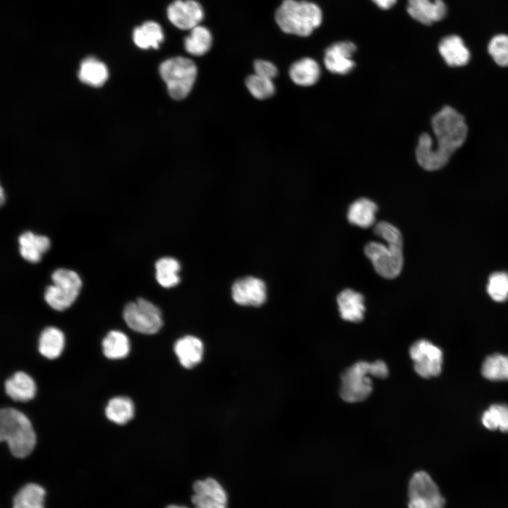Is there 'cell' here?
<instances>
[{"mask_svg": "<svg viewBox=\"0 0 508 508\" xmlns=\"http://www.w3.org/2000/svg\"><path fill=\"white\" fill-rule=\"evenodd\" d=\"M179 261L173 258L165 257L159 259L155 263V276L157 282L164 288H171L180 282Z\"/></svg>", "mask_w": 508, "mask_h": 508, "instance_id": "cell-29", "label": "cell"}, {"mask_svg": "<svg viewBox=\"0 0 508 508\" xmlns=\"http://www.w3.org/2000/svg\"><path fill=\"white\" fill-rule=\"evenodd\" d=\"M409 508H434L433 504L421 498H410Z\"/></svg>", "mask_w": 508, "mask_h": 508, "instance_id": "cell-38", "label": "cell"}, {"mask_svg": "<svg viewBox=\"0 0 508 508\" xmlns=\"http://www.w3.org/2000/svg\"><path fill=\"white\" fill-rule=\"evenodd\" d=\"M377 211L375 202L368 198H361L350 205L347 219L353 225L368 228L374 224Z\"/></svg>", "mask_w": 508, "mask_h": 508, "instance_id": "cell-22", "label": "cell"}, {"mask_svg": "<svg viewBox=\"0 0 508 508\" xmlns=\"http://www.w3.org/2000/svg\"><path fill=\"white\" fill-rule=\"evenodd\" d=\"M53 284L44 291L47 303L56 310L62 311L69 308L78 298L82 280L73 270L59 268L52 274Z\"/></svg>", "mask_w": 508, "mask_h": 508, "instance_id": "cell-6", "label": "cell"}, {"mask_svg": "<svg viewBox=\"0 0 508 508\" xmlns=\"http://www.w3.org/2000/svg\"><path fill=\"white\" fill-rule=\"evenodd\" d=\"M169 95L174 99L186 98L190 92L197 77V67L190 59L176 56L163 61L159 68Z\"/></svg>", "mask_w": 508, "mask_h": 508, "instance_id": "cell-5", "label": "cell"}, {"mask_svg": "<svg viewBox=\"0 0 508 508\" xmlns=\"http://www.w3.org/2000/svg\"><path fill=\"white\" fill-rule=\"evenodd\" d=\"M102 350L104 356L109 359H121L130 352V341L123 332L111 330L102 341Z\"/></svg>", "mask_w": 508, "mask_h": 508, "instance_id": "cell-27", "label": "cell"}, {"mask_svg": "<svg viewBox=\"0 0 508 508\" xmlns=\"http://www.w3.org/2000/svg\"><path fill=\"white\" fill-rule=\"evenodd\" d=\"M164 32L156 22L147 21L135 28L133 40L140 49H158L164 40Z\"/></svg>", "mask_w": 508, "mask_h": 508, "instance_id": "cell-24", "label": "cell"}, {"mask_svg": "<svg viewBox=\"0 0 508 508\" xmlns=\"http://www.w3.org/2000/svg\"><path fill=\"white\" fill-rule=\"evenodd\" d=\"M409 355L413 361L414 370L424 378L437 376L442 370V350L426 339H420L412 344Z\"/></svg>", "mask_w": 508, "mask_h": 508, "instance_id": "cell-9", "label": "cell"}, {"mask_svg": "<svg viewBox=\"0 0 508 508\" xmlns=\"http://www.w3.org/2000/svg\"><path fill=\"white\" fill-rule=\"evenodd\" d=\"M378 7L389 9L394 5L397 0H372Z\"/></svg>", "mask_w": 508, "mask_h": 508, "instance_id": "cell-39", "label": "cell"}, {"mask_svg": "<svg viewBox=\"0 0 508 508\" xmlns=\"http://www.w3.org/2000/svg\"><path fill=\"white\" fill-rule=\"evenodd\" d=\"M337 301L343 320L358 322L363 319L365 307L364 297L361 293L350 289H344L338 294Z\"/></svg>", "mask_w": 508, "mask_h": 508, "instance_id": "cell-17", "label": "cell"}, {"mask_svg": "<svg viewBox=\"0 0 508 508\" xmlns=\"http://www.w3.org/2000/svg\"><path fill=\"white\" fill-rule=\"evenodd\" d=\"M18 243L20 255L31 263L40 262L51 245L47 236L37 235L31 231L21 234L18 237Z\"/></svg>", "mask_w": 508, "mask_h": 508, "instance_id": "cell-19", "label": "cell"}, {"mask_svg": "<svg viewBox=\"0 0 508 508\" xmlns=\"http://www.w3.org/2000/svg\"><path fill=\"white\" fill-rule=\"evenodd\" d=\"M169 21L181 30H192L204 17L202 6L195 0H175L167 8Z\"/></svg>", "mask_w": 508, "mask_h": 508, "instance_id": "cell-10", "label": "cell"}, {"mask_svg": "<svg viewBox=\"0 0 508 508\" xmlns=\"http://www.w3.org/2000/svg\"><path fill=\"white\" fill-rule=\"evenodd\" d=\"M320 7L307 1L284 0L275 13L280 29L301 37L310 35L322 23Z\"/></svg>", "mask_w": 508, "mask_h": 508, "instance_id": "cell-2", "label": "cell"}, {"mask_svg": "<svg viewBox=\"0 0 508 508\" xmlns=\"http://www.w3.org/2000/svg\"><path fill=\"white\" fill-rule=\"evenodd\" d=\"M44 489L35 483L23 486L13 499V508H44Z\"/></svg>", "mask_w": 508, "mask_h": 508, "instance_id": "cell-30", "label": "cell"}, {"mask_svg": "<svg viewBox=\"0 0 508 508\" xmlns=\"http://www.w3.org/2000/svg\"><path fill=\"white\" fill-rule=\"evenodd\" d=\"M407 11L416 20L430 25L442 20L447 9L443 0H408Z\"/></svg>", "mask_w": 508, "mask_h": 508, "instance_id": "cell-15", "label": "cell"}, {"mask_svg": "<svg viewBox=\"0 0 508 508\" xmlns=\"http://www.w3.org/2000/svg\"><path fill=\"white\" fill-rule=\"evenodd\" d=\"M0 440L6 442L12 454L24 458L33 450L36 435L28 418L13 408L0 412Z\"/></svg>", "mask_w": 508, "mask_h": 508, "instance_id": "cell-4", "label": "cell"}, {"mask_svg": "<svg viewBox=\"0 0 508 508\" xmlns=\"http://www.w3.org/2000/svg\"><path fill=\"white\" fill-rule=\"evenodd\" d=\"M487 291L490 296L495 301L503 302L508 298V274L495 272L488 280Z\"/></svg>", "mask_w": 508, "mask_h": 508, "instance_id": "cell-34", "label": "cell"}, {"mask_svg": "<svg viewBox=\"0 0 508 508\" xmlns=\"http://www.w3.org/2000/svg\"><path fill=\"white\" fill-rule=\"evenodd\" d=\"M482 423L489 430L500 429L503 433H508V406L503 404L491 405L484 411Z\"/></svg>", "mask_w": 508, "mask_h": 508, "instance_id": "cell-32", "label": "cell"}, {"mask_svg": "<svg viewBox=\"0 0 508 508\" xmlns=\"http://www.w3.org/2000/svg\"><path fill=\"white\" fill-rule=\"evenodd\" d=\"M174 351L180 364L185 368L190 369L201 362L204 346L199 338L187 335L175 342Z\"/></svg>", "mask_w": 508, "mask_h": 508, "instance_id": "cell-16", "label": "cell"}, {"mask_svg": "<svg viewBox=\"0 0 508 508\" xmlns=\"http://www.w3.org/2000/svg\"><path fill=\"white\" fill-rule=\"evenodd\" d=\"M167 508H186V507H176V506H175V505H170V506H168Z\"/></svg>", "mask_w": 508, "mask_h": 508, "instance_id": "cell-41", "label": "cell"}, {"mask_svg": "<svg viewBox=\"0 0 508 508\" xmlns=\"http://www.w3.org/2000/svg\"><path fill=\"white\" fill-rule=\"evenodd\" d=\"M356 46L350 41L337 42L328 47L324 55V65L332 73L346 75L355 67L352 59Z\"/></svg>", "mask_w": 508, "mask_h": 508, "instance_id": "cell-11", "label": "cell"}, {"mask_svg": "<svg viewBox=\"0 0 508 508\" xmlns=\"http://www.w3.org/2000/svg\"><path fill=\"white\" fill-rule=\"evenodd\" d=\"M289 75L295 84L303 87L311 86L319 80L321 69L315 60L305 57L292 64Z\"/></svg>", "mask_w": 508, "mask_h": 508, "instance_id": "cell-20", "label": "cell"}, {"mask_svg": "<svg viewBox=\"0 0 508 508\" xmlns=\"http://www.w3.org/2000/svg\"><path fill=\"white\" fill-rule=\"evenodd\" d=\"M388 373L387 365L382 361H376L373 363L358 361L347 368L341 375L340 396L346 402L362 401L372 392L371 377L385 378Z\"/></svg>", "mask_w": 508, "mask_h": 508, "instance_id": "cell-3", "label": "cell"}, {"mask_svg": "<svg viewBox=\"0 0 508 508\" xmlns=\"http://www.w3.org/2000/svg\"><path fill=\"white\" fill-rule=\"evenodd\" d=\"M375 234L384 240L385 243L402 246L403 241L400 231L387 222H380L374 227Z\"/></svg>", "mask_w": 508, "mask_h": 508, "instance_id": "cell-36", "label": "cell"}, {"mask_svg": "<svg viewBox=\"0 0 508 508\" xmlns=\"http://www.w3.org/2000/svg\"><path fill=\"white\" fill-rule=\"evenodd\" d=\"M134 413V404L126 397H115L111 399L105 408L107 418L119 425L127 423L133 418Z\"/></svg>", "mask_w": 508, "mask_h": 508, "instance_id": "cell-26", "label": "cell"}, {"mask_svg": "<svg viewBox=\"0 0 508 508\" xmlns=\"http://www.w3.org/2000/svg\"><path fill=\"white\" fill-rule=\"evenodd\" d=\"M64 344L65 337L62 331L54 327H48L40 334L38 350L48 359H55L62 353Z\"/></svg>", "mask_w": 508, "mask_h": 508, "instance_id": "cell-23", "label": "cell"}, {"mask_svg": "<svg viewBox=\"0 0 508 508\" xmlns=\"http://www.w3.org/2000/svg\"><path fill=\"white\" fill-rule=\"evenodd\" d=\"M231 294L234 301L239 305L260 306L266 301V286L258 278L246 277L234 283Z\"/></svg>", "mask_w": 508, "mask_h": 508, "instance_id": "cell-12", "label": "cell"}, {"mask_svg": "<svg viewBox=\"0 0 508 508\" xmlns=\"http://www.w3.org/2000/svg\"><path fill=\"white\" fill-rule=\"evenodd\" d=\"M435 136L421 135L416 150V157L421 167L428 171L439 169L446 165L453 153L465 142L468 128L464 116L454 108L445 106L431 120Z\"/></svg>", "mask_w": 508, "mask_h": 508, "instance_id": "cell-1", "label": "cell"}, {"mask_svg": "<svg viewBox=\"0 0 508 508\" xmlns=\"http://www.w3.org/2000/svg\"><path fill=\"white\" fill-rule=\"evenodd\" d=\"M4 201H5V198H4V190L1 188V205L4 204Z\"/></svg>", "mask_w": 508, "mask_h": 508, "instance_id": "cell-40", "label": "cell"}, {"mask_svg": "<svg viewBox=\"0 0 508 508\" xmlns=\"http://www.w3.org/2000/svg\"><path fill=\"white\" fill-rule=\"evenodd\" d=\"M364 253L381 277L393 279L401 273L404 264L402 246L370 241L365 245Z\"/></svg>", "mask_w": 508, "mask_h": 508, "instance_id": "cell-7", "label": "cell"}, {"mask_svg": "<svg viewBox=\"0 0 508 508\" xmlns=\"http://www.w3.org/2000/svg\"><path fill=\"white\" fill-rule=\"evenodd\" d=\"M246 86L250 93L258 99L269 98L275 92V87L272 80L261 77L255 73L246 78Z\"/></svg>", "mask_w": 508, "mask_h": 508, "instance_id": "cell-33", "label": "cell"}, {"mask_svg": "<svg viewBox=\"0 0 508 508\" xmlns=\"http://www.w3.org/2000/svg\"><path fill=\"white\" fill-rule=\"evenodd\" d=\"M108 70L104 64L93 57L85 59L80 64L79 79L87 85L99 87L108 78Z\"/></svg>", "mask_w": 508, "mask_h": 508, "instance_id": "cell-25", "label": "cell"}, {"mask_svg": "<svg viewBox=\"0 0 508 508\" xmlns=\"http://www.w3.org/2000/svg\"><path fill=\"white\" fill-rule=\"evenodd\" d=\"M123 318L131 329L142 334H155L163 325L160 310L143 298L126 305Z\"/></svg>", "mask_w": 508, "mask_h": 508, "instance_id": "cell-8", "label": "cell"}, {"mask_svg": "<svg viewBox=\"0 0 508 508\" xmlns=\"http://www.w3.org/2000/svg\"><path fill=\"white\" fill-rule=\"evenodd\" d=\"M481 373L490 380H508V356L495 353L488 356L482 365Z\"/></svg>", "mask_w": 508, "mask_h": 508, "instance_id": "cell-31", "label": "cell"}, {"mask_svg": "<svg viewBox=\"0 0 508 508\" xmlns=\"http://www.w3.org/2000/svg\"><path fill=\"white\" fill-rule=\"evenodd\" d=\"M438 50L445 61L450 66H462L468 64L470 52L463 40L456 35L443 37L438 45Z\"/></svg>", "mask_w": 508, "mask_h": 508, "instance_id": "cell-18", "label": "cell"}, {"mask_svg": "<svg viewBox=\"0 0 508 508\" xmlns=\"http://www.w3.org/2000/svg\"><path fill=\"white\" fill-rule=\"evenodd\" d=\"M36 385L33 379L24 372H17L5 382V390L8 397L18 401H28L34 398Z\"/></svg>", "mask_w": 508, "mask_h": 508, "instance_id": "cell-21", "label": "cell"}, {"mask_svg": "<svg viewBox=\"0 0 508 508\" xmlns=\"http://www.w3.org/2000/svg\"><path fill=\"white\" fill-rule=\"evenodd\" d=\"M410 498H421L430 502L434 508H444L445 500L430 475L420 471L416 472L409 483Z\"/></svg>", "mask_w": 508, "mask_h": 508, "instance_id": "cell-14", "label": "cell"}, {"mask_svg": "<svg viewBox=\"0 0 508 508\" xmlns=\"http://www.w3.org/2000/svg\"><path fill=\"white\" fill-rule=\"evenodd\" d=\"M195 495L191 500L195 508H226V497L221 485L213 478L197 480L193 483Z\"/></svg>", "mask_w": 508, "mask_h": 508, "instance_id": "cell-13", "label": "cell"}, {"mask_svg": "<svg viewBox=\"0 0 508 508\" xmlns=\"http://www.w3.org/2000/svg\"><path fill=\"white\" fill-rule=\"evenodd\" d=\"M488 50L495 62L500 66H508V35L500 34L490 41Z\"/></svg>", "mask_w": 508, "mask_h": 508, "instance_id": "cell-35", "label": "cell"}, {"mask_svg": "<svg viewBox=\"0 0 508 508\" xmlns=\"http://www.w3.org/2000/svg\"><path fill=\"white\" fill-rule=\"evenodd\" d=\"M212 42L210 30L199 25L190 30L189 35L184 39V48L188 54L200 56L210 50Z\"/></svg>", "mask_w": 508, "mask_h": 508, "instance_id": "cell-28", "label": "cell"}, {"mask_svg": "<svg viewBox=\"0 0 508 508\" xmlns=\"http://www.w3.org/2000/svg\"><path fill=\"white\" fill-rule=\"evenodd\" d=\"M254 71L255 74L271 80L278 74L277 68L272 63L265 60L255 61Z\"/></svg>", "mask_w": 508, "mask_h": 508, "instance_id": "cell-37", "label": "cell"}]
</instances>
